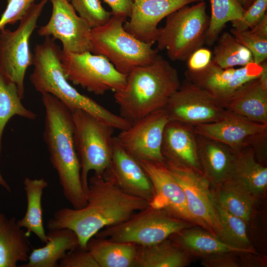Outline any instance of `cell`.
Returning a JSON list of instances; mask_svg holds the SVG:
<instances>
[{
  "mask_svg": "<svg viewBox=\"0 0 267 267\" xmlns=\"http://www.w3.org/2000/svg\"><path fill=\"white\" fill-rule=\"evenodd\" d=\"M87 203L81 208H63L48 220L49 230L68 228L77 235L80 249L102 229L121 223L149 205L141 198L121 190L108 176L94 174L88 180Z\"/></svg>",
  "mask_w": 267,
  "mask_h": 267,
  "instance_id": "obj_1",
  "label": "cell"
},
{
  "mask_svg": "<svg viewBox=\"0 0 267 267\" xmlns=\"http://www.w3.org/2000/svg\"><path fill=\"white\" fill-rule=\"evenodd\" d=\"M45 110L44 139L66 199L74 209L87 203L81 176V165L73 137L71 110L50 94H42Z\"/></svg>",
  "mask_w": 267,
  "mask_h": 267,
  "instance_id": "obj_2",
  "label": "cell"
},
{
  "mask_svg": "<svg viewBox=\"0 0 267 267\" xmlns=\"http://www.w3.org/2000/svg\"><path fill=\"white\" fill-rule=\"evenodd\" d=\"M61 52L54 39L50 37L35 46L34 69L30 80L36 90L42 94L54 96L72 112L77 109L87 112L114 129L122 131L129 128L131 122L79 92L70 84L61 64Z\"/></svg>",
  "mask_w": 267,
  "mask_h": 267,
  "instance_id": "obj_3",
  "label": "cell"
},
{
  "mask_svg": "<svg viewBox=\"0 0 267 267\" xmlns=\"http://www.w3.org/2000/svg\"><path fill=\"white\" fill-rule=\"evenodd\" d=\"M180 84L177 69L157 54L151 63L133 69L124 87L114 92L120 115L132 123L165 108Z\"/></svg>",
  "mask_w": 267,
  "mask_h": 267,
  "instance_id": "obj_4",
  "label": "cell"
},
{
  "mask_svg": "<svg viewBox=\"0 0 267 267\" xmlns=\"http://www.w3.org/2000/svg\"><path fill=\"white\" fill-rule=\"evenodd\" d=\"M126 18L112 15L104 25L90 31L91 52L105 57L120 73L151 63L158 54L153 43L139 41L125 29Z\"/></svg>",
  "mask_w": 267,
  "mask_h": 267,
  "instance_id": "obj_5",
  "label": "cell"
},
{
  "mask_svg": "<svg viewBox=\"0 0 267 267\" xmlns=\"http://www.w3.org/2000/svg\"><path fill=\"white\" fill-rule=\"evenodd\" d=\"M206 7L204 0L200 1L169 14L165 26L159 28L156 49L166 50L172 60H187L205 42L209 23Z\"/></svg>",
  "mask_w": 267,
  "mask_h": 267,
  "instance_id": "obj_6",
  "label": "cell"
},
{
  "mask_svg": "<svg viewBox=\"0 0 267 267\" xmlns=\"http://www.w3.org/2000/svg\"><path fill=\"white\" fill-rule=\"evenodd\" d=\"M74 144L81 165V176L86 193L90 171L102 176L110 167L114 137L112 127L85 111L72 112Z\"/></svg>",
  "mask_w": 267,
  "mask_h": 267,
  "instance_id": "obj_7",
  "label": "cell"
},
{
  "mask_svg": "<svg viewBox=\"0 0 267 267\" xmlns=\"http://www.w3.org/2000/svg\"><path fill=\"white\" fill-rule=\"evenodd\" d=\"M192 225L149 205L127 220L102 229L94 236L148 246L160 243Z\"/></svg>",
  "mask_w": 267,
  "mask_h": 267,
  "instance_id": "obj_8",
  "label": "cell"
},
{
  "mask_svg": "<svg viewBox=\"0 0 267 267\" xmlns=\"http://www.w3.org/2000/svg\"><path fill=\"white\" fill-rule=\"evenodd\" d=\"M48 0H41L38 3L33 4L19 21V25L15 30L11 31L5 27L0 30V70L15 84L22 98L25 74L33 62L30 39Z\"/></svg>",
  "mask_w": 267,
  "mask_h": 267,
  "instance_id": "obj_9",
  "label": "cell"
},
{
  "mask_svg": "<svg viewBox=\"0 0 267 267\" xmlns=\"http://www.w3.org/2000/svg\"><path fill=\"white\" fill-rule=\"evenodd\" d=\"M60 59L67 80L96 95L115 92L126 85L127 75L102 55L90 51L67 53L61 50Z\"/></svg>",
  "mask_w": 267,
  "mask_h": 267,
  "instance_id": "obj_10",
  "label": "cell"
},
{
  "mask_svg": "<svg viewBox=\"0 0 267 267\" xmlns=\"http://www.w3.org/2000/svg\"><path fill=\"white\" fill-rule=\"evenodd\" d=\"M194 129L197 134L222 143L235 153L251 146L257 157L267 156V124L250 121L227 110L219 121L196 125Z\"/></svg>",
  "mask_w": 267,
  "mask_h": 267,
  "instance_id": "obj_11",
  "label": "cell"
},
{
  "mask_svg": "<svg viewBox=\"0 0 267 267\" xmlns=\"http://www.w3.org/2000/svg\"><path fill=\"white\" fill-rule=\"evenodd\" d=\"M165 163L184 191L188 211L195 224L220 238V222L208 179L193 169Z\"/></svg>",
  "mask_w": 267,
  "mask_h": 267,
  "instance_id": "obj_12",
  "label": "cell"
},
{
  "mask_svg": "<svg viewBox=\"0 0 267 267\" xmlns=\"http://www.w3.org/2000/svg\"><path fill=\"white\" fill-rule=\"evenodd\" d=\"M267 69V60L238 68H222L213 61L203 70L185 72L186 79L209 94L225 109L234 93L245 84L259 77Z\"/></svg>",
  "mask_w": 267,
  "mask_h": 267,
  "instance_id": "obj_13",
  "label": "cell"
},
{
  "mask_svg": "<svg viewBox=\"0 0 267 267\" xmlns=\"http://www.w3.org/2000/svg\"><path fill=\"white\" fill-rule=\"evenodd\" d=\"M170 120L166 109H160L133 122L116 137L136 160L165 162L161 147L164 129Z\"/></svg>",
  "mask_w": 267,
  "mask_h": 267,
  "instance_id": "obj_14",
  "label": "cell"
},
{
  "mask_svg": "<svg viewBox=\"0 0 267 267\" xmlns=\"http://www.w3.org/2000/svg\"><path fill=\"white\" fill-rule=\"evenodd\" d=\"M49 0L52 4L51 15L48 22L40 27L38 34L59 40L65 53L91 52V28L89 24L77 14L69 0Z\"/></svg>",
  "mask_w": 267,
  "mask_h": 267,
  "instance_id": "obj_15",
  "label": "cell"
},
{
  "mask_svg": "<svg viewBox=\"0 0 267 267\" xmlns=\"http://www.w3.org/2000/svg\"><path fill=\"white\" fill-rule=\"evenodd\" d=\"M165 108L170 120L193 126L219 121L227 111L206 91L186 79Z\"/></svg>",
  "mask_w": 267,
  "mask_h": 267,
  "instance_id": "obj_16",
  "label": "cell"
},
{
  "mask_svg": "<svg viewBox=\"0 0 267 267\" xmlns=\"http://www.w3.org/2000/svg\"><path fill=\"white\" fill-rule=\"evenodd\" d=\"M137 161L153 185L154 196L149 206L196 225L188 211L184 191L165 162Z\"/></svg>",
  "mask_w": 267,
  "mask_h": 267,
  "instance_id": "obj_17",
  "label": "cell"
},
{
  "mask_svg": "<svg viewBox=\"0 0 267 267\" xmlns=\"http://www.w3.org/2000/svg\"><path fill=\"white\" fill-rule=\"evenodd\" d=\"M199 0H134L125 29L139 41L154 44L159 28L157 26L164 18L178 9Z\"/></svg>",
  "mask_w": 267,
  "mask_h": 267,
  "instance_id": "obj_18",
  "label": "cell"
},
{
  "mask_svg": "<svg viewBox=\"0 0 267 267\" xmlns=\"http://www.w3.org/2000/svg\"><path fill=\"white\" fill-rule=\"evenodd\" d=\"M105 173L126 193L149 203L152 200L154 189L150 179L138 162L122 147L116 136L113 138L110 166Z\"/></svg>",
  "mask_w": 267,
  "mask_h": 267,
  "instance_id": "obj_19",
  "label": "cell"
},
{
  "mask_svg": "<svg viewBox=\"0 0 267 267\" xmlns=\"http://www.w3.org/2000/svg\"><path fill=\"white\" fill-rule=\"evenodd\" d=\"M161 151L165 162L188 167L202 173L194 126L170 120L164 129Z\"/></svg>",
  "mask_w": 267,
  "mask_h": 267,
  "instance_id": "obj_20",
  "label": "cell"
},
{
  "mask_svg": "<svg viewBox=\"0 0 267 267\" xmlns=\"http://www.w3.org/2000/svg\"><path fill=\"white\" fill-rule=\"evenodd\" d=\"M197 141L202 173L211 186H215L228 179L236 153L227 145L198 134Z\"/></svg>",
  "mask_w": 267,
  "mask_h": 267,
  "instance_id": "obj_21",
  "label": "cell"
},
{
  "mask_svg": "<svg viewBox=\"0 0 267 267\" xmlns=\"http://www.w3.org/2000/svg\"><path fill=\"white\" fill-rule=\"evenodd\" d=\"M225 109L252 121L267 124V69L243 85Z\"/></svg>",
  "mask_w": 267,
  "mask_h": 267,
  "instance_id": "obj_22",
  "label": "cell"
},
{
  "mask_svg": "<svg viewBox=\"0 0 267 267\" xmlns=\"http://www.w3.org/2000/svg\"><path fill=\"white\" fill-rule=\"evenodd\" d=\"M45 245L34 248L21 267H56L70 251L79 247L76 234L68 228L49 230Z\"/></svg>",
  "mask_w": 267,
  "mask_h": 267,
  "instance_id": "obj_23",
  "label": "cell"
},
{
  "mask_svg": "<svg viewBox=\"0 0 267 267\" xmlns=\"http://www.w3.org/2000/svg\"><path fill=\"white\" fill-rule=\"evenodd\" d=\"M30 234L15 218L8 219L0 213V267H16L18 262L27 261Z\"/></svg>",
  "mask_w": 267,
  "mask_h": 267,
  "instance_id": "obj_24",
  "label": "cell"
},
{
  "mask_svg": "<svg viewBox=\"0 0 267 267\" xmlns=\"http://www.w3.org/2000/svg\"><path fill=\"white\" fill-rule=\"evenodd\" d=\"M229 179L243 187L257 199L267 188V168L257 159L251 146L236 153L233 169Z\"/></svg>",
  "mask_w": 267,
  "mask_h": 267,
  "instance_id": "obj_25",
  "label": "cell"
},
{
  "mask_svg": "<svg viewBox=\"0 0 267 267\" xmlns=\"http://www.w3.org/2000/svg\"><path fill=\"white\" fill-rule=\"evenodd\" d=\"M175 235L174 242L190 256L202 258L223 252L249 253L227 244L215 235L201 227L191 226Z\"/></svg>",
  "mask_w": 267,
  "mask_h": 267,
  "instance_id": "obj_26",
  "label": "cell"
},
{
  "mask_svg": "<svg viewBox=\"0 0 267 267\" xmlns=\"http://www.w3.org/2000/svg\"><path fill=\"white\" fill-rule=\"evenodd\" d=\"M190 255L174 241L168 239L156 244L137 247L134 267H184Z\"/></svg>",
  "mask_w": 267,
  "mask_h": 267,
  "instance_id": "obj_27",
  "label": "cell"
},
{
  "mask_svg": "<svg viewBox=\"0 0 267 267\" xmlns=\"http://www.w3.org/2000/svg\"><path fill=\"white\" fill-rule=\"evenodd\" d=\"M138 246L94 236L88 242L87 250L99 267H131Z\"/></svg>",
  "mask_w": 267,
  "mask_h": 267,
  "instance_id": "obj_28",
  "label": "cell"
},
{
  "mask_svg": "<svg viewBox=\"0 0 267 267\" xmlns=\"http://www.w3.org/2000/svg\"><path fill=\"white\" fill-rule=\"evenodd\" d=\"M27 198V209L23 217L17 221L18 225L30 234L34 233L42 242L46 243L47 236L43 223L42 196L47 182L43 178L32 179L26 177L23 181Z\"/></svg>",
  "mask_w": 267,
  "mask_h": 267,
  "instance_id": "obj_29",
  "label": "cell"
},
{
  "mask_svg": "<svg viewBox=\"0 0 267 267\" xmlns=\"http://www.w3.org/2000/svg\"><path fill=\"white\" fill-rule=\"evenodd\" d=\"M211 187L217 203L247 223L250 222L257 200L250 192L230 179Z\"/></svg>",
  "mask_w": 267,
  "mask_h": 267,
  "instance_id": "obj_30",
  "label": "cell"
},
{
  "mask_svg": "<svg viewBox=\"0 0 267 267\" xmlns=\"http://www.w3.org/2000/svg\"><path fill=\"white\" fill-rule=\"evenodd\" d=\"M23 98L13 82L0 70V156L3 131L9 120L14 116L34 120L36 114L22 104Z\"/></svg>",
  "mask_w": 267,
  "mask_h": 267,
  "instance_id": "obj_31",
  "label": "cell"
},
{
  "mask_svg": "<svg viewBox=\"0 0 267 267\" xmlns=\"http://www.w3.org/2000/svg\"><path fill=\"white\" fill-rule=\"evenodd\" d=\"M212 61L222 68L243 67L254 62L251 51L227 32L219 38L212 52Z\"/></svg>",
  "mask_w": 267,
  "mask_h": 267,
  "instance_id": "obj_32",
  "label": "cell"
},
{
  "mask_svg": "<svg viewBox=\"0 0 267 267\" xmlns=\"http://www.w3.org/2000/svg\"><path fill=\"white\" fill-rule=\"evenodd\" d=\"M214 201L221 225L220 239L232 247L258 254L248 236L247 223L229 213Z\"/></svg>",
  "mask_w": 267,
  "mask_h": 267,
  "instance_id": "obj_33",
  "label": "cell"
},
{
  "mask_svg": "<svg viewBox=\"0 0 267 267\" xmlns=\"http://www.w3.org/2000/svg\"><path fill=\"white\" fill-rule=\"evenodd\" d=\"M211 14L205 37V43L212 45L228 22L239 20L245 10L237 0H210Z\"/></svg>",
  "mask_w": 267,
  "mask_h": 267,
  "instance_id": "obj_34",
  "label": "cell"
},
{
  "mask_svg": "<svg viewBox=\"0 0 267 267\" xmlns=\"http://www.w3.org/2000/svg\"><path fill=\"white\" fill-rule=\"evenodd\" d=\"M230 33L251 52L254 62L261 64L267 59V14L253 27L245 30L231 29Z\"/></svg>",
  "mask_w": 267,
  "mask_h": 267,
  "instance_id": "obj_35",
  "label": "cell"
},
{
  "mask_svg": "<svg viewBox=\"0 0 267 267\" xmlns=\"http://www.w3.org/2000/svg\"><path fill=\"white\" fill-rule=\"evenodd\" d=\"M78 15L84 19L91 29L106 24L112 16L105 10L99 0H70Z\"/></svg>",
  "mask_w": 267,
  "mask_h": 267,
  "instance_id": "obj_36",
  "label": "cell"
},
{
  "mask_svg": "<svg viewBox=\"0 0 267 267\" xmlns=\"http://www.w3.org/2000/svg\"><path fill=\"white\" fill-rule=\"evenodd\" d=\"M267 0H255L241 19L230 22L232 28L241 31L252 28L267 14Z\"/></svg>",
  "mask_w": 267,
  "mask_h": 267,
  "instance_id": "obj_37",
  "label": "cell"
},
{
  "mask_svg": "<svg viewBox=\"0 0 267 267\" xmlns=\"http://www.w3.org/2000/svg\"><path fill=\"white\" fill-rule=\"evenodd\" d=\"M35 0H7L6 7L0 17V30L7 24L20 21Z\"/></svg>",
  "mask_w": 267,
  "mask_h": 267,
  "instance_id": "obj_38",
  "label": "cell"
},
{
  "mask_svg": "<svg viewBox=\"0 0 267 267\" xmlns=\"http://www.w3.org/2000/svg\"><path fill=\"white\" fill-rule=\"evenodd\" d=\"M60 267H99L90 253L86 249L68 252L59 261Z\"/></svg>",
  "mask_w": 267,
  "mask_h": 267,
  "instance_id": "obj_39",
  "label": "cell"
},
{
  "mask_svg": "<svg viewBox=\"0 0 267 267\" xmlns=\"http://www.w3.org/2000/svg\"><path fill=\"white\" fill-rule=\"evenodd\" d=\"M233 252L216 253L201 258V264L205 267H240L241 260Z\"/></svg>",
  "mask_w": 267,
  "mask_h": 267,
  "instance_id": "obj_40",
  "label": "cell"
},
{
  "mask_svg": "<svg viewBox=\"0 0 267 267\" xmlns=\"http://www.w3.org/2000/svg\"><path fill=\"white\" fill-rule=\"evenodd\" d=\"M212 58V51L204 47L195 50L187 59V70L198 72L203 70L210 63Z\"/></svg>",
  "mask_w": 267,
  "mask_h": 267,
  "instance_id": "obj_41",
  "label": "cell"
},
{
  "mask_svg": "<svg viewBox=\"0 0 267 267\" xmlns=\"http://www.w3.org/2000/svg\"><path fill=\"white\" fill-rule=\"evenodd\" d=\"M111 8L112 15L126 19L131 14L134 0H104Z\"/></svg>",
  "mask_w": 267,
  "mask_h": 267,
  "instance_id": "obj_42",
  "label": "cell"
},
{
  "mask_svg": "<svg viewBox=\"0 0 267 267\" xmlns=\"http://www.w3.org/2000/svg\"><path fill=\"white\" fill-rule=\"evenodd\" d=\"M242 7L246 10L255 0H237Z\"/></svg>",
  "mask_w": 267,
  "mask_h": 267,
  "instance_id": "obj_43",
  "label": "cell"
},
{
  "mask_svg": "<svg viewBox=\"0 0 267 267\" xmlns=\"http://www.w3.org/2000/svg\"><path fill=\"white\" fill-rule=\"evenodd\" d=\"M0 186L3 187L8 191H10L11 189L9 184L7 183L6 180L4 179L3 177L0 173Z\"/></svg>",
  "mask_w": 267,
  "mask_h": 267,
  "instance_id": "obj_44",
  "label": "cell"
},
{
  "mask_svg": "<svg viewBox=\"0 0 267 267\" xmlns=\"http://www.w3.org/2000/svg\"><path fill=\"white\" fill-rule=\"evenodd\" d=\"M200 0V1H203V0Z\"/></svg>",
  "mask_w": 267,
  "mask_h": 267,
  "instance_id": "obj_45",
  "label": "cell"
},
{
  "mask_svg": "<svg viewBox=\"0 0 267 267\" xmlns=\"http://www.w3.org/2000/svg\"><path fill=\"white\" fill-rule=\"evenodd\" d=\"M68 0L70 1V0Z\"/></svg>",
  "mask_w": 267,
  "mask_h": 267,
  "instance_id": "obj_46",
  "label": "cell"
}]
</instances>
